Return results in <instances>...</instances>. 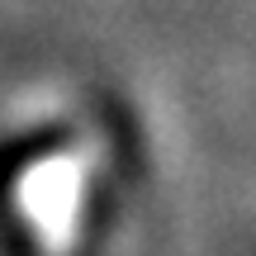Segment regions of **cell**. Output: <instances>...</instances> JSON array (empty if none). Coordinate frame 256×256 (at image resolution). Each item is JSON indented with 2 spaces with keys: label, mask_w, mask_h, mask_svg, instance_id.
Masks as SVG:
<instances>
[{
  "label": "cell",
  "mask_w": 256,
  "mask_h": 256,
  "mask_svg": "<svg viewBox=\"0 0 256 256\" xmlns=\"http://www.w3.org/2000/svg\"><path fill=\"white\" fill-rule=\"evenodd\" d=\"M24 218L34 223L38 247L48 256H66L76 242V218H81V176H76L72 156H57V166H38L24 176Z\"/></svg>",
  "instance_id": "obj_1"
}]
</instances>
